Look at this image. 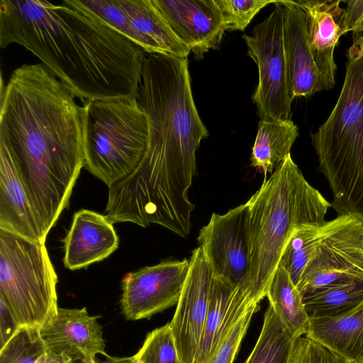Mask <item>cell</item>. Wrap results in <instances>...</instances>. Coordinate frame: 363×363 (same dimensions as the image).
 Returning a JSON list of instances; mask_svg holds the SVG:
<instances>
[{"mask_svg": "<svg viewBox=\"0 0 363 363\" xmlns=\"http://www.w3.org/2000/svg\"><path fill=\"white\" fill-rule=\"evenodd\" d=\"M137 99L149 118L148 148L129 176L108 187L105 216L113 224H157L186 237L195 208L188 191L196 152L208 136L193 99L187 57L145 56Z\"/></svg>", "mask_w": 363, "mask_h": 363, "instance_id": "6da1fadb", "label": "cell"}, {"mask_svg": "<svg viewBox=\"0 0 363 363\" xmlns=\"http://www.w3.org/2000/svg\"><path fill=\"white\" fill-rule=\"evenodd\" d=\"M43 64H24L1 86L0 146L9 153L41 238L67 207L84 167V108Z\"/></svg>", "mask_w": 363, "mask_h": 363, "instance_id": "7a4b0ae2", "label": "cell"}, {"mask_svg": "<svg viewBox=\"0 0 363 363\" xmlns=\"http://www.w3.org/2000/svg\"><path fill=\"white\" fill-rule=\"evenodd\" d=\"M13 43L40 59L82 104L138 97L144 50L65 0H1L0 47Z\"/></svg>", "mask_w": 363, "mask_h": 363, "instance_id": "3957f363", "label": "cell"}, {"mask_svg": "<svg viewBox=\"0 0 363 363\" xmlns=\"http://www.w3.org/2000/svg\"><path fill=\"white\" fill-rule=\"evenodd\" d=\"M250 296L259 303L293 232L303 225H322L330 203L304 177L289 155L246 202Z\"/></svg>", "mask_w": 363, "mask_h": 363, "instance_id": "277c9868", "label": "cell"}, {"mask_svg": "<svg viewBox=\"0 0 363 363\" xmlns=\"http://www.w3.org/2000/svg\"><path fill=\"white\" fill-rule=\"evenodd\" d=\"M347 57L337 103L311 139L333 192L331 207L363 222V38L353 40Z\"/></svg>", "mask_w": 363, "mask_h": 363, "instance_id": "5b68a950", "label": "cell"}, {"mask_svg": "<svg viewBox=\"0 0 363 363\" xmlns=\"http://www.w3.org/2000/svg\"><path fill=\"white\" fill-rule=\"evenodd\" d=\"M84 108V168L108 187L129 176L145 157L150 122L137 97L90 100Z\"/></svg>", "mask_w": 363, "mask_h": 363, "instance_id": "8992f818", "label": "cell"}, {"mask_svg": "<svg viewBox=\"0 0 363 363\" xmlns=\"http://www.w3.org/2000/svg\"><path fill=\"white\" fill-rule=\"evenodd\" d=\"M57 284L45 243L0 229V298L19 328H40L57 313Z\"/></svg>", "mask_w": 363, "mask_h": 363, "instance_id": "52a82bcc", "label": "cell"}, {"mask_svg": "<svg viewBox=\"0 0 363 363\" xmlns=\"http://www.w3.org/2000/svg\"><path fill=\"white\" fill-rule=\"evenodd\" d=\"M284 8L277 1L272 13L243 35L247 55L258 68L259 82L252 96L260 119H290L293 95L283 39Z\"/></svg>", "mask_w": 363, "mask_h": 363, "instance_id": "ba28073f", "label": "cell"}, {"mask_svg": "<svg viewBox=\"0 0 363 363\" xmlns=\"http://www.w3.org/2000/svg\"><path fill=\"white\" fill-rule=\"evenodd\" d=\"M357 280H363V222L338 215L330 220L296 287L303 298Z\"/></svg>", "mask_w": 363, "mask_h": 363, "instance_id": "9c48e42d", "label": "cell"}, {"mask_svg": "<svg viewBox=\"0 0 363 363\" xmlns=\"http://www.w3.org/2000/svg\"><path fill=\"white\" fill-rule=\"evenodd\" d=\"M197 240L213 277L250 293L247 203L224 214L213 213L207 225L201 228Z\"/></svg>", "mask_w": 363, "mask_h": 363, "instance_id": "30bf717a", "label": "cell"}, {"mask_svg": "<svg viewBox=\"0 0 363 363\" xmlns=\"http://www.w3.org/2000/svg\"><path fill=\"white\" fill-rule=\"evenodd\" d=\"M189 262L164 260L125 274L121 281V313L126 320L150 318L177 305Z\"/></svg>", "mask_w": 363, "mask_h": 363, "instance_id": "8fae6325", "label": "cell"}, {"mask_svg": "<svg viewBox=\"0 0 363 363\" xmlns=\"http://www.w3.org/2000/svg\"><path fill=\"white\" fill-rule=\"evenodd\" d=\"M186 280L169 323L181 363H194L208 308L213 274L200 246L189 259Z\"/></svg>", "mask_w": 363, "mask_h": 363, "instance_id": "7c38bea8", "label": "cell"}, {"mask_svg": "<svg viewBox=\"0 0 363 363\" xmlns=\"http://www.w3.org/2000/svg\"><path fill=\"white\" fill-rule=\"evenodd\" d=\"M177 37L196 57L218 49L225 29L215 0H153Z\"/></svg>", "mask_w": 363, "mask_h": 363, "instance_id": "4fadbf2b", "label": "cell"}, {"mask_svg": "<svg viewBox=\"0 0 363 363\" xmlns=\"http://www.w3.org/2000/svg\"><path fill=\"white\" fill-rule=\"evenodd\" d=\"M99 315H89L86 308H59L40 328L47 350L65 353L74 362L93 363L97 354L106 356V343Z\"/></svg>", "mask_w": 363, "mask_h": 363, "instance_id": "5bb4252c", "label": "cell"}, {"mask_svg": "<svg viewBox=\"0 0 363 363\" xmlns=\"http://www.w3.org/2000/svg\"><path fill=\"white\" fill-rule=\"evenodd\" d=\"M342 1H296L306 13L308 45L317 68L320 91L335 85L334 51L339 38L347 33Z\"/></svg>", "mask_w": 363, "mask_h": 363, "instance_id": "9a60e30c", "label": "cell"}, {"mask_svg": "<svg viewBox=\"0 0 363 363\" xmlns=\"http://www.w3.org/2000/svg\"><path fill=\"white\" fill-rule=\"evenodd\" d=\"M119 240L113 223L97 212L81 209L73 216L64 239V264L77 270L104 260L118 247Z\"/></svg>", "mask_w": 363, "mask_h": 363, "instance_id": "2e32d148", "label": "cell"}, {"mask_svg": "<svg viewBox=\"0 0 363 363\" xmlns=\"http://www.w3.org/2000/svg\"><path fill=\"white\" fill-rule=\"evenodd\" d=\"M254 303L258 302L247 291L213 277L208 308L194 363H209L225 335Z\"/></svg>", "mask_w": 363, "mask_h": 363, "instance_id": "e0dca14e", "label": "cell"}, {"mask_svg": "<svg viewBox=\"0 0 363 363\" xmlns=\"http://www.w3.org/2000/svg\"><path fill=\"white\" fill-rule=\"evenodd\" d=\"M283 39L294 97L320 91L319 75L308 48L306 13L296 1L281 0Z\"/></svg>", "mask_w": 363, "mask_h": 363, "instance_id": "ac0fdd59", "label": "cell"}, {"mask_svg": "<svg viewBox=\"0 0 363 363\" xmlns=\"http://www.w3.org/2000/svg\"><path fill=\"white\" fill-rule=\"evenodd\" d=\"M0 229L33 241L43 242L36 217L26 189L9 153L1 146Z\"/></svg>", "mask_w": 363, "mask_h": 363, "instance_id": "d6986e66", "label": "cell"}, {"mask_svg": "<svg viewBox=\"0 0 363 363\" xmlns=\"http://www.w3.org/2000/svg\"><path fill=\"white\" fill-rule=\"evenodd\" d=\"M148 54L182 58L191 50L174 34L153 0H118Z\"/></svg>", "mask_w": 363, "mask_h": 363, "instance_id": "ffe728a7", "label": "cell"}, {"mask_svg": "<svg viewBox=\"0 0 363 363\" xmlns=\"http://www.w3.org/2000/svg\"><path fill=\"white\" fill-rule=\"evenodd\" d=\"M306 337L332 350L349 363L363 361V300L341 315L309 318Z\"/></svg>", "mask_w": 363, "mask_h": 363, "instance_id": "44dd1931", "label": "cell"}, {"mask_svg": "<svg viewBox=\"0 0 363 363\" xmlns=\"http://www.w3.org/2000/svg\"><path fill=\"white\" fill-rule=\"evenodd\" d=\"M298 135V127L291 119H260L252 148L251 165L264 174L276 170L291 155Z\"/></svg>", "mask_w": 363, "mask_h": 363, "instance_id": "7402d4cb", "label": "cell"}, {"mask_svg": "<svg viewBox=\"0 0 363 363\" xmlns=\"http://www.w3.org/2000/svg\"><path fill=\"white\" fill-rule=\"evenodd\" d=\"M266 297L269 305L294 339L306 335L309 327V317L303 297L282 267L278 266Z\"/></svg>", "mask_w": 363, "mask_h": 363, "instance_id": "603a6c76", "label": "cell"}, {"mask_svg": "<svg viewBox=\"0 0 363 363\" xmlns=\"http://www.w3.org/2000/svg\"><path fill=\"white\" fill-rule=\"evenodd\" d=\"M294 342L269 305L259 337L245 363H289Z\"/></svg>", "mask_w": 363, "mask_h": 363, "instance_id": "cb8c5ba5", "label": "cell"}, {"mask_svg": "<svg viewBox=\"0 0 363 363\" xmlns=\"http://www.w3.org/2000/svg\"><path fill=\"white\" fill-rule=\"evenodd\" d=\"M330 225V220L322 225H303L296 228L289 239L279 260L296 286L306 267L313 257Z\"/></svg>", "mask_w": 363, "mask_h": 363, "instance_id": "d4e9b609", "label": "cell"}, {"mask_svg": "<svg viewBox=\"0 0 363 363\" xmlns=\"http://www.w3.org/2000/svg\"><path fill=\"white\" fill-rule=\"evenodd\" d=\"M363 300V280L332 287L303 298L309 318H332L341 315Z\"/></svg>", "mask_w": 363, "mask_h": 363, "instance_id": "484cf974", "label": "cell"}, {"mask_svg": "<svg viewBox=\"0 0 363 363\" xmlns=\"http://www.w3.org/2000/svg\"><path fill=\"white\" fill-rule=\"evenodd\" d=\"M82 11L91 13L141 48L140 39L118 0H65Z\"/></svg>", "mask_w": 363, "mask_h": 363, "instance_id": "4316f807", "label": "cell"}, {"mask_svg": "<svg viewBox=\"0 0 363 363\" xmlns=\"http://www.w3.org/2000/svg\"><path fill=\"white\" fill-rule=\"evenodd\" d=\"M46 351L40 328L21 327L0 348V363H36Z\"/></svg>", "mask_w": 363, "mask_h": 363, "instance_id": "83f0119b", "label": "cell"}, {"mask_svg": "<svg viewBox=\"0 0 363 363\" xmlns=\"http://www.w3.org/2000/svg\"><path fill=\"white\" fill-rule=\"evenodd\" d=\"M133 357L139 363H181L169 323L148 333Z\"/></svg>", "mask_w": 363, "mask_h": 363, "instance_id": "f1b7e54d", "label": "cell"}, {"mask_svg": "<svg viewBox=\"0 0 363 363\" xmlns=\"http://www.w3.org/2000/svg\"><path fill=\"white\" fill-rule=\"evenodd\" d=\"M277 0H215L223 16L226 30H243L255 16Z\"/></svg>", "mask_w": 363, "mask_h": 363, "instance_id": "f546056e", "label": "cell"}, {"mask_svg": "<svg viewBox=\"0 0 363 363\" xmlns=\"http://www.w3.org/2000/svg\"><path fill=\"white\" fill-rule=\"evenodd\" d=\"M259 304H252L235 323L223 337L209 363H233L252 316L259 309Z\"/></svg>", "mask_w": 363, "mask_h": 363, "instance_id": "4dcf8cb0", "label": "cell"}, {"mask_svg": "<svg viewBox=\"0 0 363 363\" xmlns=\"http://www.w3.org/2000/svg\"><path fill=\"white\" fill-rule=\"evenodd\" d=\"M289 363H349L319 342L301 336L295 340Z\"/></svg>", "mask_w": 363, "mask_h": 363, "instance_id": "1f68e13d", "label": "cell"}, {"mask_svg": "<svg viewBox=\"0 0 363 363\" xmlns=\"http://www.w3.org/2000/svg\"><path fill=\"white\" fill-rule=\"evenodd\" d=\"M345 9V26L346 32H353V40L363 38V0L342 1Z\"/></svg>", "mask_w": 363, "mask_h": 363, "instance_id": "d6a6232c", "label": "cell"}, {"mask_svg": "<svg viewBox=\"0 0 363 363\" xmlns=\"http://www.w3.org/2000/svg\"><path fill=\"white\" fill-rule=\"evenodd\" d=\"M18 328L7 304L0 298V348L8 342Z\"/></svg>", "mask_w": 363, "mask_h": 363, "instance_id": "836d02e7", "label": "cell"}, {"mask_svg": "<svg viewBox=\"0 0 363 363\" xmlns=\"http://www.w3.org/2000/svg\"><path fill=\"white\" fill-rule=\"evenodd\" d=\"M69 356L65 353H60L47 350L36 361V363H74Z\"/></svg>", "mask_w": 363, "mask_h": 363, "instance_id": "e575fe53", "label": "cell"}, {"mask_svg": "<svg viewBox=\"0 0 363 363\" xmlns=\"http://www.w3.org/2000/svg\"><path fill=\"white\" fill-rule=\"evenodd\" d=\"M105 357V359L101 360L96 358V363H139L136 361L133 356L131 357H113L109 354H106Z\"/></svg>", "mask_w": 363, "mask_h": 363, "instance_id": "d590c367", "label": "cell"}, {"mask_svg": "<svg viewBox=\"0 0 363 363\" xmlns=\"http://www.w3.org/2000/svg\"><path fill=\"white\" fill-rule=\"evenodd\" d=\"M354 363H363V361H362V362H354Z\"/></svg>", "mask_w": 363, "mask_h": 363, "instance_id": "8d00e7d4", "label": "cell"}, {"mask_svg": "<svg viewBox=\"0 0 363 363\" xmlns=\"http://www.w3.org/2000/svg\"><path fill=\"white\" fill-rule=\"evenodd\" d=\"M93 363H96V360L93 362Z\"/></svg>", "mask_w": 363, "mask_h": 363, "instance_id": "74e56055", "label": "cell"}]
</instances>
